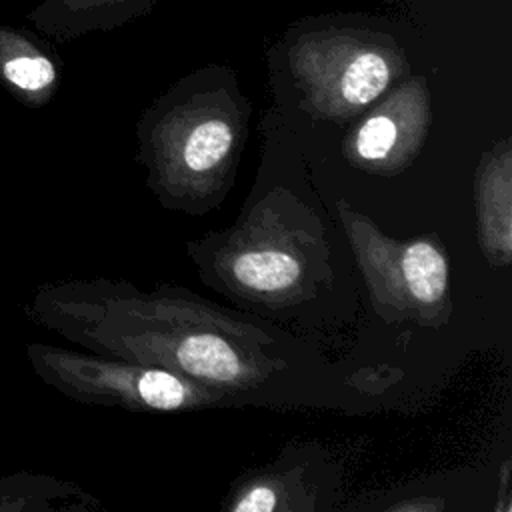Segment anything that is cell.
Returning <instances> with one entry per match:
<instances>
[{"label": "cell", "instance_id": "obj_1", "mask_svg": "<svg viewBox=\"0 0 512 512\" xmlns=\"http://www.w3.org/2000/svg\"><path fill=\"white\" fill-rule=\"evenodd\" d=\"M290 66L312 106L350 114L374 102L404 68L402 52L378 34L322 30L298 38Z\"/></svg>", "mask_w": 512, "mask_h": 512}, {"label": "cell", "instance_id": "obj_2", "mask_svg": "<svg viewBox=\"0 0 512 512\" xmlns=\"http://www.w3.org/2000/svg\"><path fill=\"white\" fill-rule=\"evenodd\" d=\"M384 258L364 242L356 240L360 260L384 264V272H368L374 286H384L386 300H402L416 306H436L442 302L448 286V266L444 254L432 242L380 244Z\"/></svg>", "mask_w": 512, "mask_h": 512}, {"label": "cell", "instance_id": "obj_3", "mask_svg": "<svg viewBox=\"0 0 512 512\" xmlns=\"http://www.w3.org/2000/svg\"><path fill=\"white\" fill-rule=\"evenodd\" d=\"M164 160L174 178L198 180L218 174L234 148V128L214 108L184 110L166 126Z\"/></svg>", "mask_w": 512, "mask_h": 512}, {"label": "cell", "instance_id": "obj_4", "mask_svg": "<svg viewBox=\"0 0 512 512\" xmlns=\"http://www.w3.org/2000/svg\"><path fill=\"white\" fill-rule=\"evenodd\" d=\"M428 116V94L422 78L402 84L354 132V156L370 164L398 162L412 150Z\"/></svg>", "mask_w": 512, "mask_h": 512}, {"label": "cell", "instance_id": "obj_5", "mask_svg": "<svg viewBox=\"0 0 512 512\" xmlns=\"http://www.w3.org/2000/svg\"><path fill=\"white\" fill-rule=\"evenodd\" d=\"M232 274L238 284L258 292H278L296 284L300 264L282 250L252 248L240 252L232 262Z\"/></svg>", "mask_w": 512, "mask_h": 512}, {"label": "cell", "instance_id": "obj_6", "mask_svg": "<svg viewBox=\"0 0 512 512\" xmlns=\"http://www.w3.org/2000/svg\"><path fill=\"white\" fill-rule=\"evenodd\" d=\"M176 358L186 372L212 382H234L242 372L236 352L214 334L186 338L178 346Z\"/></svg>", "mask_w": 512, "mask_h": 512}, {"label": "cell", "instance_id": "obj_7", "mask_svg": "<svg viewBox=\"0 0 512 512\" xmlns=\"http://www.w3.org/2000/svg\"><path fill=\"white\" fill-rule=\"evenodd\" d=\"M0 50L4 52L2 74L12 86L24 92H40L56 80L54 64L8 28H0Z\"/></svg>", "mask_w": 512, "mask_h": 512}, {"label": "cell", "instance_id": "obj_8", "mask_svg": "<svg viewBox=\"0 0 512 512\" xmlns=\"http://www.w3.org/2000/svg\"><path fill=\"white\" fill-rule=\"evenodd\" d=\"M276 506H278L276 492L266 484H254L232 504V510L234 512H266V510H274Z\"/></svg>", "mask_w": 512, "mask_h": 512}]
</instances>
